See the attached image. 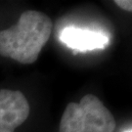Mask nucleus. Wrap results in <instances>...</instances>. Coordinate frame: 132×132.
<instances>
[{"mask_svg":"<svg viewBox=\"0 0 132 132\" xmlns=\"http://www.w3.org/2000/svg\"><path fill=\"white\" fill-rule=\"evenodd\" d=\"M116 120L104 104L92 94L79 103H70L63 113L59 132H113Z\"/></svg>","mask_w":132,"mask_h":132,"instance_id":"obj_2","label":"nucleus"},{"mask_svg":"<svg viewBox=\"0 0 132 132\" xmlns=\"http://www.w3.org/2000/svg\"><path fill=\"white\" fill-rule=\"evenodd\" d=\"M52 21L38 11H26L17 24L0 30V55L21 64L37 60L52 31Z\"/></svg>","mask_w":132,"mask_h":132,"instance_id":"obj_1","label":"nucleus"},{"mask_svg":"<svg viewBox=\"0 0 132 132\" xmlns=\"http://www.w3.org/2000/svg\"><path fill=\"white\" fill-rule=\"evenodd\" d=\"M59 38L63 44L73 50L75 53L103 50L110 42V39L105 33L75 26L63 28Z\"/></svg>","mask_w":132,"mask_h":132,"instance_id":"obj_4","label":"nucleus"},{"mask_svg":"<svg viewBox=\"0 0 132 132\" xmlns=\"http://www.w3.org/2000/svg\"><path fill=\"white\" fill-rule=\"evenodd\" d=\"M29 105L18 90H0V132H14L27 120Z\"/></svg>","mask_w":132,"mask_h":132,"instance_id":"obj_3","label":"nucleus"},{"mask_svg":"<svg viewBox=\"0 0 132 132\" xmlns=\"http://www.w3.org/2000/svg\"><path fill=\"white\" fill-rule=\"evenodd\" d=\"M114 3L121 9L132 12V0H117Z\"/></svg>","mask_w":132,"mask_h":132,"instance_id":"obj_5","label":"nucleus"},{"mask_svg":"<svg viewBox=\"0 0 132 132\" xmlns=\"http://www.w3.org/2000/svg\"><path fill=\"white\" fill-rule=\"evenodd\" d=\"M125 132H132V130H129V131H125Z\"/></svg>","mask_w":132,"mask_h":132,"instance_id":"obj_6","label":"nucleus"}]
</instances>
